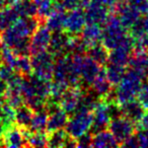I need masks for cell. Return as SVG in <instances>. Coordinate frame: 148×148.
Wrapping results in <instances>:
<instances>
[{
	"label": "cell",
	"instance_id": "1",
	"mask_svg": "<svg viewBox=\"0 0 148 148\" xmlns=\"http://www.w3.org/2000/svg\"><path fill=\"white\" fill-rule=\"evenodd\" d=\"M146 79V76L140 72L132 69H126L125 75L121 82L117 85L115 89V101L118 105L126 103L130 99H136L139 92L143 81Z\"/></svg>",
	"mask_w": 148,
	"mask_h": 148
},
{
	"label": "cell",
	"instance_id": "2",
	"mask_svg": "<svg viewBox=\"0 0 148 148\" xmlns=\"http://www.w3.org/2000/svg\"><path fill=\"white\" fill-rule=\"evenodd\" d=\"M103 25L101 44L109 51L119 47L128 35V29L122 25L119 16L115 12L111 11Z\"/></svg>",
	"mask_w": 148,
	"mask_h": 148
},
{
	"label": "cell",
	"instance_id": "3",
	"mask_svg": "<svg viewBox=\"0 0 148 148\" xmlns=\"http://www.w3.org/2000/svg\"><path fill=\"white\" fill-rule=\"evenodd\" d=\"M31 61L33 65V74L44 81H50L53 79V70L55 64V57L48 50L31 55Z\"/></svg>",
	"mask_w": 148,
	"mask_h": 148
},
{
	"label": "cell",
	"instance_id": "4",
	"mask_svg": "<svg viewBox=\"0 0 148 148\" xmlns=\"http://www.w3.org/2000/svg\"><path fill=\"white\" fill-rule=\"evenodd\" d=\"M92 124V112H75L68 119L65 131L72 138L79 137L90 130Z\"/></svg>",
	"mask_w": 148,
	"mask_h": 148
},
{
	"label": "cell",
	"instance_id": "5",
	"mask_svg": "<svg viewBox=\"0 0 148 148\" xmlns=\"http://www.w3.org/2000/svg\"><path fill=\"white\" fill-rule=\"evenodd\" d=\"M108 130L113 134L119 146L136 132L135 123L124 116L112 119L108 126Z\"/></svg>",
	"mask_w": 148,
	"mask_h": 148
},
{
	"label": "cell",
	"instance_id": "6",
	"mask_svg": "<svg viewBox=\"0 0 148 148\" xmlns=\"http://www.w3.org/2000/svg\"><path fill=\"white\" fill-rule=\"evenodd\" d=\"M1 146L9 148L27 147L25 130L19 128L15 123L5 127L1 136Z\"/></svg>",
	"mask_w": 148,
	"mask_h": 148
},
{
	"label": "cell",
	"instance_id": "7",
	"mask_svg": "<svg viewBox=\"0 0 148 148\" xmlns=\"http://www.w3.org/2000/svg\"><path fill=\"white\" fill-rule=\"evenodd\" d=\"M51 36L52 32L44 23H41L39 25V27L31 36V40H29V55L48 50Z\"/></svg>",
	"mask_w": 148,
	"mask_h": 148
},
{
	"label": "cell",
	"instance_id": "8",
	"mask_svg": "<svg viewBox=\"0 0 148 148\" xmlns=\"http://www.w3.org/2000/svg\"><path fill=\"white\" fill-rule=\"evenodd\" d=\"M85 25H86V21H85L83 9L77 7L66 13L64 31L67 34L72 36H79Z\"/></svg>",
	"mask_w": 148,
	"mask_h": 148
},
{
	"label": "cell",
	"instance_id": "9",
	"mask_svg": "<svg viewBox=\"0 0 148 148\" xmlns=\"http://www.w3.org/2000/svg\"><path fill=\"white\" fill-rule=\"evenodd\" d=\"M83 11L86 23H95L99 25H103L109 13L111 12L107 6L99 2V0H90L88 6L83 9Z\"/></svg>",
	"mask_w": 148,
	"mask_h": 148
},
{
	"label": "cell",
	"instance_id": "10",
	"mask_svg": "<svg viewBox=\"0 0 148 148\" xmlns=\"http://www.w3.org/2000/svg\"><path fill=\"white\" fill-rule=\"evenodd\" d=\"M110 121L111 118L108 112V103L105 99H101V101L92 111V124L89 131L95 134L101 130L108 129Z\"/></svg>",
	"mask_w": 148,
	"mask_h": 148
},
{
	"label": "cell",
	"instance_id": "11",
	"mask_svg": "<svg viewBox=\"0 0 148 148\" xmlns=\"http://www.w3.org/2000/svg\"><path fill=\"white\" fill-rule=\"evenodd\" d=\"M112 11L119 16L122 25L128 31L132 25L141 16V14L128 2H117Z\"/></svg>",
	"mask_w": 148,
	"mask_h": 148
},
{
	"label": "cell",
	"instance_id": "12",
	"mask_svg": "<svg viewBox=\"0 0 148 148\" xmlns=\"http://www.w3.org/2000/svg\"><path fill=\"white\" fill-rule=\"evenodd\" d=\"M101 66L95 62L88 56H84L82 60L80 69V80L81 87L83 89H87L90 87L91 83L97 76Z\"/></svg>",
	"mask_w": 148,
	"mask_h": 148
},
{
	"label": "cell",
	"instance_id": "13",
	"mask_svg": "<svg viewBox=\"0 0 148 148\" xmlns=\"http://www.w3.org/2000/svg\"><path fill=\"white\" fill-rule=\"evenodd\" d=\"M83 91L82 87L79 86H69L60 99L59 105L63 111H65L68 115H72L76 111V108L78 106V101L80 99V95Z\"/></svg>",
	"mask_w": 148,
	"mask_h": 148
},
{
	"label": "cell",
	"instance_id": "14",
	"mask_svg": "<svg viewBox=\"0 0 148 148\" xmlns=\"http://www.w3.org/2000/svg\"><path fill=\"white\" fill-rule=\"evenodd\" d=\"M89 89L92 90L101 99H105L106 97H108L110 95V93L114 90L113 85H112V83L110 82L107 77L105 66L101 67V70H99V74H97V76L95 77L93 82L91 83Z\"/></svg>",
	"mask_w": 148,
	"mask_h": 148
},
{
	"label": "cell",
	"instance_id": "15",
	"mask_svg": "<svg viewBox=\"0 0 148 148\" xmlns=\"http://www.w3.org/2000/svg\"><path fill=\"white\" fill-rule=\"evenodd\" d=\"M69 36V34H67L64 31L53 32L48 51L51 52L55 58L66 55V46H67Z\"/></svg>",
	"mask_w": 148,
	"mask_h": 148
},
{
	"label": "cell",
	"instance_id": "16",
	"mask_svg": "<svg viewBox=\"0 0 148 148\" xmlns=\"http://www.w3.org/2000/svg\"><path fill=\"white\" fill-rule=\"evenodd\" d=\"M66 18V11L62 9L57 3H54V10L44 21L45 25L53 32L64 31V23Z\"/></svg>",
	"mask_w": 148,
	"mask_h": 148
},
{
	"label": "cell",
	"instance_id": "17",
	"mask_svg": "<svg viewBox=\"0 0 148 148\" xmlns=\"http://www.w3.org/2000/svg\"><path fill=\"white\" fill-rule=\"evenodd\" d=\"M120 107H121L122 115L131 120L134 123H136L146 111L142 103L138 101V99H130V101L120 105Z\"/></svg>",
	"mask_w": 148,
	"mask_h": 148
},
{
	"label": "cell",
	"instance_id": "18",
	"mask_svg": "<svg viewBox=\"0 0 148 148\" xmlns=\"http://www.w3.org/2000/svg\"><path fill=\"white\" fill-rule=\"evenodd\" d=\"M128 66L147 77L146 74L148 70V51L134 49L130 57Z\"/></svg>",
	"mask_w": 148,
	"mask_h": 148
},
{
	"label": "cell",
	"instance_id": "19",
	"mask_svg": "<svg viewBox=\"0 0 148 148\" xmlns=\"http://www.w3.org/2000/svg\"><path fill=\"white\" fill-rule=\"evenodd\" d=\"M68 119H69V115L62 109H58L49 113L47 122V132L65 129Z\"/></svg>",
	"mask_w": 148,
	"mask_h": 148
},
{
	"label": "cell",
	"instance_id": "20",
	"mask_svg": "<svg viewBox=\"0 0 148 148\" xmlns=\"http://www.w3.org/2000/svg\"><path fill=\"white\" fill-rule=\"evenodd\" d=\"M101 35H103V29L101 25L95 23H86L79 36L89 47L93 44L99 43L101 41Z\"/></svg>",
	"mask_w": 148,
	"mask_h": 148
},
{
	"label": "cell",
	"instance_id": "21",
	"mask_svg": "<svg viewBox=\"0 0 148 148\" xmlns=\"http://www.w3.org/2000/svg\"><path fill=\"white\" fill-rule=\"evenodd\" d=\"M119 144L116 141L113 134L108 129L101 130L97 133L92 134L91 147L97 148H108V147H118Z\"/></svg>",
	"mask_w": 148,
	"mask_h": 148
},
{
	"label": "cell",
	"instance_id": "22",
	"mask_svg": "<svg viewBox=\"0 0 148 148\" xmlns=\"http://www.w3.org/2000/svg\"><path fill=\"white\" fill-rule=\"evenodd\" d=\"M86 55L101 66H105L109 59V50L101 43H97L87 48Z\"/></svg>",
	"mask_w": 148,
	"mask_h": 148
},
{
	"label": "cell",
	"instance_id": "23",
	"mask_svg": "<svg viewBox=\"0 0 148 148\" xmlns=\"http://www.w3.org/2000/svg\"><path fill=\"white\" fill-rule=\"evenodd\" d=\"M34 111L29 109L25 103H23L21 106L17 107L15 109V122L14 123L19 128L25 130H29L31 120L33 117Z\"/></svg>",
	"mask_w": 148,
	"mask_h": 148
},
{
	"label": "cell",
	"instance_id": "24",
	"mask_svg": "<svg viewBox=\"0 0 148 148\" xmlns=\"http://www.w3.org/2000/svg\"><path fill=\"white\" fill-rule=\"evenodd\" d=\"M48 113L46 110L34 112L33 117L31 120L29 130L34 132H47V122H48Z\"/></svg>",
	"mask_w": 148,
	"mask_h": 148
},
{
	"label": "cell",
	"instance_id": "25",
	"mask_svg": "<svg viewBox=\"0 0 148 148\" xmlns=\"http://www.w3.org/2000/svg\"><path fill=\"white\" fill-rule=\"evenodd\" d=\"M106 68V74L109 79V81L112 83V85H118L121 80L123 79L124 75L126 72L125 66L118 65V64L113 63H107V67Z\"/></svg>",
	"mask_w": 148,
	"mask_h": 148
},
{
	"label": "cell",
	"instance_id": "26",
	"mask_svg": "<svg viewBox=\"0 0 148 148\" xmlns=\"http://www.w3.org/2000/svg\"><path fill=\"white\" fill-rule=\"evenodd\" d=\"M18 14L11 5H5L0 9V32L10 27L17 18Z\"/></svg>",
	"mask_w": 148,
	"mask_h": 148
},
{
	"label": "cell",
	"instance_id": "27",
	"mask_svg": "<svg viewBox=\"0 0 148 148\" xmlns=\"http://www.w3.org/2000/svg\"><path fill=\"white\" fill-rule=\"evenodd\" d=\"M27 147H47L48 140L46 132H34L25 130Z\"/></svg>",
	"mask_w": 148,
	"mask_h": 148
},
{
	"label": "cell",
	"instance_id": "28",
	"mask_svg": "<svg viewBox=\"0 0 148 148\" xmlns=\"http://www.w3.org/2000/svg\"><path fill=\"white\" fill-rule=\"evenodd\" d=\"M11 6H13L19 17L38 16L37 6L33 0H21L16 4L11 5Z\"/></svg>",
	"mask_w": 148,
	"mask_h": 148
},
{
	"label": "cell",
	"instance_id": "29",
	"mask_svg": "<svg viewBox=\"0 0 148 148\" xmlns=\"http://www.w3.org/2000/svg\"><path fill=\"white\" fill-rule=\"evenodd\" d=\"M69 135L65 129H59L55 131L49 132L47 134V140H48V147H64L66 141H67Z\"/></svg>",
	"mask_w": 148,
	"mask_h": 148
},
{
	"label": "cell",
	"instance_id": "30",
	"mask_svg": "<svg viewBox=\"0 0 148 148\" xmlns=\"http://www.w3.org/2000/svg\"><path fill=\"white\" fill-rule=\"evenodd\" d=\"M130 35L136 39L143 34L148 33V12L142 14L130 27Z\"/></svg>",
	"mask_w": 148,
	"mask_h": 148
},
{
	"label": "cell",
	"instance_id": "31",
	"mask_svg": "<svg viewBox=\"0 0 148 148\" xmlns=\"http://www.w3.org/2000/svg\"><path fill=\"white\" fill-rule=\"evenodd\" d=\"M15 122V109L4 103L0 107V123L2 124L3 127H7L9 125H12Z\"/></svg>",
	"mask_w": 148,
	"mask_h": 148
},
{
	"label": "cell",
	"instance_id": "32",
	"mask_svg": "<svg viewBox=\"0 0 148 148\" xmlns=\"http://www.w3.org/2000/svg\"><path fill=\"white\" fill-rule=\"evenodd\" d=\"M15 71L21 74L23 76H27L33 73V65H32L31 56L23 55L17 56L16 65H15Z\"/></svg>",
	"mask_w": 148,
	"mask_h": 148
},
{
	"label": "cell",
	"instance_id": "33",
	"mask_svg": "<svg viewBox=\"0 0 148 148\" xmlns=\"http://www.w3.org/2000/svg\"><path fill=\"white\" fill-rule=\"evenodd\" d=\"M37 6L38 17L44 23L46 17L54 10V2L52 0H33Z\"/></svg>",
	"mask_w": 148,
	"mask_h": 148
},
{
	"label": "cell",
	"instance_id": "34",
	"mask_svg": "<svg viewBox=\"0 0 148 148\" xmlns=\"http://www.w3.org/2000/svg\"><path fill=\"white\" fill-rule=\"evenodd\" d=\"M16 60L17 56L13 53V51L11 49H9L8 47L3 46L2 53H1V62L7 65L11 66L12 68H14L15 70V65H16Z\"/></svg>",
	"mask_w": 148,
	"mask_h": 148
},
{
	"label": "cell",
	"instance_id": "35",
	"mask_svg": "<svg viewBox=\"0 0 148 148\" xmlns=\"http://www.w3.org/2000/svg\"><path fill=\"white\" fill-rule=\"evenodd\" d=\"M138 101L142 103L144 109L148 111V82L142 83L141 88H140L139 92H138Z\"/></svg>",
	"mask_w": 148,
	"mask_h": 148
},
{
	"label": "cell",
	"instance_id": "36",
	"mask_svg": "<svg viewBox=\"0 0 148 148\" xmlns=\"http://www.w3.org/2000/svg\"><path fill=\"white\" fill-rule=\"evenodd\" d=\"M128 3L132 5L141 15L148 12V0H129Z\"/></svg>",
	"mask_w": 148,
	"mask_h": 148
},
{
	"label": "cell",
	"instance_id": "37",
	"mask_svg": "<svg viewBox=\"0 0 148 148\" xmlns=\"http://www.w3.org/2000/svg\"><path fill=\"white\" fill-rule=\"evenodd\" d=\"M14 73H15L14 68L7 65V64L0 62V78L3 79V80H5L7 82Z\"/></svg>",
	"mask_w": 148,
	"mask_h": 148
},
{
	"label": "cell",
	"instance_id": "38",
	"mask_svg": "<svg viewBox=\"0 0 148 148\" xmlns=\"http://www.w3.org/2000/svg\"><path fill=\"white\" fill-rule=\"evenodd\" d=\"M91 141H92V133L88 131L76 138L77 147H91Z\"/></svg>",
	"mask_w": 148,
	"mask_h": 148
},
{
	"label": "cell",
	"instance_id": "39",
	"mask_svg": "<svg viewBox=\"0 0 148 148\" xmlns=\"http://www.w3.org/2000/svg\"><path fill=\"white\" fill-rule=\"evenodd\" d=\"M134 49L148 51V33H145L140 37L134 39Z\"/></svg>",
	"mask_w": 148,
	"mask_h": 148
},
{
	"label": "cell",
	"instance_id": "40",
	"mask_svg": "<svg viewBox=\"0 0 148 148\" xmlns=\"http://www.w3.org/2000/svg\"><path fill=\"white\" fill-rule=\"evenodd\" d=\"M56 3L65 11H69L79 7V0H59Z\"/></svg>",
	"mask_w": 148,
	"mask_h": 148
},
{
	"label": "cell",
	"instance_id": "41",
	"mask_svg": "<svg viewBox=\"0 0 148 148\" xmlns=\"http://www.w3.org/2000/svg\"><path fill=\"white\" fill-rule=\"evenodd\" d=\"M136 131H147L148 130V111L142 115V117L135 123Z\"/></svg>",
	"mask_w": 148,
	"mask_h": 148
},
{
	"label": "cell",
	"instance_id": "42",
	"mask_svg": "<svg viewBox=\"0 0 148 148\" xmlns=\"http://www.w3.org/2000/svg\"><path fill=\"white\" fill-rule=\"evenodd\" d=\"M121 146H124V147H139V142H138V138L137 135H136V132L131 135L130 137H128L125 141L122 143Z\"/></svg>",
	"mask_w": 148,
	"mask_h": 148
},
{
	"label": "cell",
	"instance_id": "43",
	"mask_svg": "<svg viewBox=\"0 0 148 148\" xmlns=\"http://www.w3.org/2000/svg\"><path fill=\"white\" fill-rule=\"evenodd\" d=\"M7 88H8L7 82L5 80H3V79L0 78V97H4L7 91Z\"/></svg>",
	"mask_w": 148,
	"mask_h": 148
},
{
	"label": "cell",
	"instance_id": "44",
	"mask_svg": "<svg viewBox=\"0 0 148 148\" xmlns=\"http://www.w3.org/2000/svg\"><path fill=\"white\" fill-rule=\"evenodd\" d=\"M5 3V5H14L17 2H19L21 0H3Z\"/></svg>",
	"mask_w": 148,
	"mask_h": 148
},
{
	"label": "cell",
	"instance_id": "45",
	"mask_svg": "<svg viewBox=\"0 0 148 148\" xmlns=\"http://www.w3.org/2000/svg\"><path fill=\"white\" fill-rule=\"evenodd\" d=\"M2 49H3V44L0 40V62H1V53H2Z\"/></svg>",
	"mask_w": 148,
	"mask_h": 148
},
{
	"label": "cell",
	"instance_id": "46",
	"mask_svg": "<svg viewBox=\"0 0 148 148\" xmlns=\"http://www.w3.org/2000/svg\"><path fill=\"white\" fill-rule=\"evenodd\" d=\"M5 103V99H4V97H0V107Z\"/></svg>",
	"mask_w": 148,
	"mask_h": 148
},
{
	"label": "cell",
	"instance_id": "47",
	"mask_svg": "<svg viewBox=\"0 0 148 148\" xmlns=\"http://www.w3.org/2000/svg\"><path fill=\"white\" fill-rule=\"evenodd\" d=\"M4 6H5L4 1H3V0H0V9L2 8V7H4Z\"/></svg>",
	"mask_w": 148,
	"mask_h": 148
},
{
	"label": "cell",
	"instance_id": "48",
	"mask_svg": "<svg viewBox=\"0 0 148 148\" xmlns=\"http://www.w3.org/2000/svg\"><path fill=\"white\" fill-rule=\"evenodd\" d=\"M129 0H118V2H128Z\"/></svg>",
	"mask_w": 148,
	"mask_h": 148
},
{
	"label": "cell",
	"instance_id": "49",
	"mask_svg": "<svg viewBox=\"0 0 148 148\" xmlns=\"http://www.w3.org/2000/svg\"><path fill=\"white\" fill-rule=\"evenodd\" d=\"M52 1H53L54 3H56V2H58V1H59V0H52Z\"/></svg>",
	"mask_w": 148,
	"mask_h": 148
},
{
	"label": "cell",
	"instance_id": "50",
	"mask_svg": "<svg viewBox=\"0 0 148 148\" xmlns=\"http://www.w3.org/2000/svg\"><path fill=\"white\" fill-rule=\"evenodd\" d=\"M146 75H147V78H148V70H147V74H146Z\"/></svg>",
	"mask_w": 148,
	"mask_h": 148
}]
</instances>
